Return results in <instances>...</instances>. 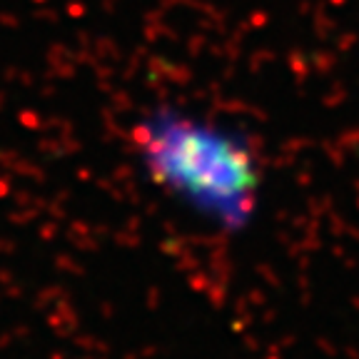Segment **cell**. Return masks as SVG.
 <instances>
[{"mask_svg":"<svg viewBox=\"0 0 359 359\" xmlns=\"http://www.w3.org/2000/svg\"><path fill=\"white\" fill-rule=\"evenodd\" d=\"M142 170L200 219L235 235L252 222L259 200V160L237 130L177 107H155L130 135Z\"/></svg>","mask_w":359,"mask_h":359,"instance_id":"cell-1","label":"cell"}]
</instances>
